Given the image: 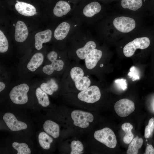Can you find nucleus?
I'll return each instance as SVG.
<instances>
[{"instance_id":"f257e3e1","label":"nucleus","mask_w":154,"mask_h":154,"mask_svg":"<svg viewBox=\"0 0 154 154\" xmlns=\"http://www.w3.org/2000/svg\"><path fill=\"white\" fill-rule=\"evenodd\" d=\"M64 83L70 89L80 92L87 88L95 83L91 74L84 66L74 61L70 63L66 69Z\"/></svg>"},{"instance_id":"f03ea898","label":"nucleus","mask_w":154,"mask_h":154,"mask_svg":"<svg viewBox=\"0 0 154 154\" xmlns=\"http://www.w3.org/2000/svg\"><path fill=\"white\" fill-rule=\"evenodd\" d=\"M29 89V86L25 83L15 86L9 93L11 100L17 104L22 105L26 103L28 100L27 94Z\"/></svg>"},{"instance_id":"7ed1b4c3","label":"nucleus","mask_w":154,"mask_h":154,"mask_svg":"<svg viewBox=\"0 0 154 154\" xmlns=\"http://www.w3.org/2000/svg\"><path fill=\"white\" fill-rule=\"evenodd\" d=\"M94 138L108 147L113 148L117 144L116 137L113 131L110 128L105 127L96 131L94 134Z\"/></svg>"},{"instance_id":"20e7f679","label":"nucleus","mask_w":154,"mask_h":154,"mask_svg":"<svg viewBox=\"0 0 154 154\" xmlns=\"http://www.w3.org/2000/svg\"><path fill=\"white\" fill-rule=\"evenodd\" d=\"M95 83L87 88L80 91L77 97L80 101L90 104L98 101L101 97V93L99 87Z\"/></svg>"},{"instance_id":"39448f33","label":"nucleus","mask_w":154,"mask_h":154,"mask_svg":"<svg viewBox=\"0 0 154 154\" xmlns=\"http://www.w3.org/2000/svg\"><path fill=\"white\" fill-rule=\"evenodd\" d=\"M150 44L149 38L146 37L136 38L127 44L123 48V53L127 57L132 56L137 49H145Z\"/></svg>"},{"instance_id":"423d86ee","label":"nucleus","mask_w":154,"mask_h":154,"mask_svg":"<svg viewBox=\"0 0 154 154\" xmlns=\"http://www.w3.org/2000/svg\"><path fill=\"white\" fill-rule=\"evenodd\" d=\"M71 117L76 126L84 128L88 127L89 123L94 120L93 115L89 112L79 110H74L71 113Z\"/></svg>"},{"instance_id":"0eeeda50","label":"nucleus","mask_w":154,"mask_h":154,"mask_svg":"<svg viewBox=\"0 0 154 154\" xmlns=\"http://www.w3.org/2000/svg\"><path fill=\"white\" fill-rule=\"evenodd\" d=\"M115 110L117 114L121 117L129 115L135 110L134 102L127 99H123L117 102L114 106Z\"/></svg>"},{"instance_id":"6e6552de","label":"nucleus","mask_w":154,"mask_h":154,"mask_svg":"<svg viewBox=\"0 0 154 154\" xmlns=\"http://www.w3.org/2000/svg\"><path fill=\"white\" fill-rule=\"evenodd\" d=\"M113 25L118 31L123 33H129L135 27V20L131 18L121 17L115 18L113 21Z\"/></svg>"},{"instance_id":"1a4fd4ad","label":"nucleus","mask_w":154,"mask_h":154,"mask_svg":"<svg viewBox=\"0 0 154 154\" xmlns=\"http://www.w3.org/2000/svg\"><path fill=\"white\" fill-rule=\"evenodd\" d=\"M3 118L7 126L12 131H17L25 129L27 127L26 123L18 121L15 116L11 113H5Z\"/></svg>"},{"instance_id":"9d476101","label":"nucleus","mask_w":154,"mask_h":154,"mask_svg":"<svg viewBox=\"0 0 154 154\" xmlns=\"http://www.w3.org/2000/svg\"><path fill=\"white\" fill-rule=\"evenodd\" d=\"M70 63V61H64L60 59H57L51 62L50 64L44 66L42 71L45 74L50 75L54 71L60 72L64 68L66 69Z\"/></svg>"},{"instance_id":"9b49d317","label":"nucleus","mask_w":154,"mask_h":154,"mask_svg":"<svg viewBox=\"0 0 154 154\" xmlns=\"http://www.w3.org/2000/svg\"><path fill=\"white\" fill-rule=\"evenodd\" d=\"M96 47V44L94 41L92 40L88 41L83 47L76 50V57L74 61L79 63L80 60H84L89 53Z\"/></svg>"},{"instance_id":"f8f14e48","label":"nucleus","mask_w":154,"mask_h":154,"mask_svg":"<svg viewBox=\"0 0 154 154\" xmlns=\"http://www.w3.org/2000/svg\"><path fill=\"white\" fill-rule=\"evenodd\" d=\"M28 34V30L25 24L22 21H18L15 27V38L16 41L19 42L24 41Z\"/></svg>"},{"instance_id":"ddd939ff","label":"nucleus","mask_w":154,"mask_h":154,"mask_svg":"<svg viewBox=\"0 0 154 154\" xmlns=\"http://www.w3.org/2000/svg\"><path fill=\"white\" fill-rule=\"evenodd\" d=\"M52 34V31L50 29L37 33L35 37L36 48L38 50L41 49L42 47L43 43L50 41L51 38Z\"/></svg>"},{"instance_id":"4468645a","label":"nucleus","mask_w":154,"mask_h":154,"mask_svg":"<svg viewBox=\"0 0 154 154\" xmlns=\"http://www.w3.org/2000/svg\"><path fill=\"white\" fill-rule=\"evenodd\" d=\"M17 11L21 14L27 17L31 16L36 14V9L32 5L25 2L19 1L15 5Z\"/></svg>"},{"instance_id":"2eb2a0df","label":"nucleus","mask_w":154,"mask_h":154,"mask_svg":"<svg viewBox=\"0 0 154 154\" xmlns=\"http://www.w3.org/2000/svg\"><path fill=\"white\" fill-rule=\"evenodd\" d=\"M44 130L47 133L54 138L58 137L60 134V127L58 125L50 120L45 121L43 125Z\"/></svg>"},{"instance_id":"dca6fc26","label":"nucleus","mask_w":154,"mask_h":154,"mask_svg":"<svg viewBox=\"0 0 154 154\" xmlns=\"http://www.w3.org/2000/svg\"><path fill=\"white\" fill-rule=\"evenodd\" d=\"M70 10V5L68 2L60 1L56 3L53 9V13L57 17H60L66 15Z\"/></svg>"},{"instance_id":"f3484780","label":"nucleus","mask_w":154,"mask_h":154,"mask_svg":"<svg viewBox=\"0 0 154 154\" xmlns=\"http://www.w3.org/2000/svg\"><path fill=\"white\" fill-rule=\"evenodd\" d=\"M70 24L66 22L60 24L54 31V36L58 40H61L65 38L70 29Z\"/></svg>"},{"instance_id":"a211bd4d","label":"nucleus","mask_w":154,"mask_h":154,"mask_svg":"<svg viewBox=\"0 0 154 154\" xmlns=\"http://www.w3.org/2000/svg\"><path fill=\"white\" fill-rule=\"evenodd\" d=\"M44 60L43 54L40 52L35 54L27 65V68L30 71H35L42 64Z\"/></svg>"},{"instance_id":"6ab92c4d","label":"nucleus","mask_w":154,"mask_h":154,"mask_svg":"<svg viewBox=\"0 0 154 154\" xmlns=\"http://www.w3.org/2000/svg\"><path fill=\"white\" fill-rule=\"evenodd\" d=\"M101 9V6L99 3L93 2L85 7L83 9V13L86 16L90 17L99 13Z\"/></svg>"},{"instance_id":"aec40b11","label":"nucleus","mask_w":154,"mask_h":154,"mask_svg":"<svg viewBox=\"0 0 154 154\" xmlns=\"http://www.w3.org/2000/svg\"><path fill=\"white\" fill-rule=\"evenodd\" d=\"M40 88L48 94L51 95L58 90L59 86L56 80L52 78L46 82L42 83Z\"/></svg>"},{"instance_id":"412c9836","label":"nucleus","mask_w":154,"mask_h":154,"mask_svg":"<svg viewBox=\"0 0 154 154\" xmlns=\"http://www.w3.org/2000/svg\"><path fill=\"white\" fill-rule=\"evenodd\" d=\"M39 144L43 149L47 150L50 149L51 143L53 140L46 132H41L38 136Z\"/></svg>"},{"instance_id":"4be33fe9","label":"nucleus","mask_w":154,"mask_h":154,"mask_svg":"<svg viewBox=\"0 0 154 154\" xmlns=\"http://www.w3.org/2000/svg\"><path fill=\"white\" fill-rule=\"evenodd\" d=\"M143 142V139L137 136L130 142L127 151V154H137L138 150L141 147Z\"/></svg>"},{"instance_id":"5701e85b","label":"nucleus","mask_w":154,"mask_h":154,"mask_svg":"<svg viewBox=\"0 0 154 154\" xmlns=\"http://www.w3.org/2000/svg\"><path fill=\"white\" fill-rule=\"evenodd\" d=\"M35 94L39 104L43 107L48 106L50 101L47 94L41 89L38 87L35 91Z\"/></svg>"},{"instance_id":"b1692460","label":"nucleus","mask_w":154,"mask_h":154,"mask_svg":"<svg viewBox=\"0 0 154 154\" xmlns=\"http://www.w3.org/2000/svg\"><path fill=\"white\" fill-rule=\"evenodd\" d=\"M121 5L124 8L136 11L142 6V0H122Z\"/></svg>"},{"instance_id":"393cba45","label":"nucleus","mask_w":154,"mask_h":154,"mask_svg":"<svg viewBox=\"0 0 154 154\" xmlns=\"http://www.w3.org/2000/svg\"><path fill=\"white\" fill-rule=\"evenodd\" d=\"M121 127L125 133L123 138V141L125 143L129 144L132 141L134 137V135L131 132L133 128V126L130 123L126 122L122 124Z\"/></svg>"},{"instance_id":"a878e982","label":"nucleus","mask_w":154,"mask_h":154,"mask_svg":"<svg viewBox=\"0 0 154 154\" xmlns=\"http://www.w3.org/2000/svg\"><path fill=\"white\" fill-rule=\"evenodd\" d=\"M12 146L17 151V154H30L31 153L30 149L25 143L14 142L12 143Z\"/></svg>"},{"instance_id":"bb28decb","label":"nucleus","mask_w":154,"mask_h":154,"mask_svg":"<svg viewBox=\"0 0 154 154\" xmlns=\"http://www.w3.org/2000/svg\"><path fill=\"white\" fill-rule=\"evenodd\" d=\"M71 154H80L83 153L84 147L82 143L79 141H73L70 145Z\"/></svg>"},{"instance_id":"cd10ccee","label":"nucleus","mask_w":154,"mask_h":154,"mask_svg":"<svg viewBox=\"0 0 154 154\" xmlns=\"http://www.w3.org/2000/svg\"><path fill=\"white\" fill-rule=\"evenodd\" d=\"M9 47L8 41L3 33L0 31V52L4 53L8 50Z\"/></svg>"},{"instance_id":"c85d7f7f","label":"nucleus","mask_w":154,"mask_h":154,"mask_svg":"<svg viewBox=\"0 0 154 154\" xmlns=\"http://www.w3.org/2000/svg\"><path fill=\"white\" fill-rule=\"evenodd\" d=\"M128 75L131 78L133 81L139 79V71L134 66L131 67Z\"/></svg>"},{"instance_id":"c756f323","label":"nucleus","mask_w":154,"mask_h":154,"mask_svg":"<svg viewBox=\"0 0 154 154\" xmlns=\"http://www.w3.org/2000/svg\"><path fill=\"white\" fill-rule=\"evenodd\" d=\"M114 83L119 88L124 90L127 88V84L126 80L124 79H119L116 80Z\"/></svg>"},{"instance_id":"7c9ffc66","label":"nucleus","mask_w":154,"mask_h":154,"mask_svg":"<svg viewBox=\"0 0 154 154\" xmlns=\"http://www.w3.org/2000/svg\"><path fill=\"white\" fill-rule=\"evenodd\" d=\"M47 57L48 59L51 62L57 59L58 55L56 52L52 51L47 54Z\"/></svg>"},{"instance_id":"2f4dec72","label":"nucleus","mask_w":154,"mask_h":154,"mask_svg":"<svg viewBox=\"0 0 154 154\" xmlns=\"http://www.w3.org/2000/svg\"><path fill=\"white\" fill-rule=\"evenodd\" d=\"M151 127L148 125H147L145 128L144 136L145 138H149L151 134Z\"/></svg>"},{"instance_id":"473e14b6","label":"nucleus","mask_w":154,"mask_h":154,"mask_svg":"<svg viewBox=\"0 0 154 154\" xmlns=\"http://www.w3.org/2000/svg\"><path fill=\"white\" fill-rule=\"evenodd\" d=\"M146 154H154V148L151 145H149L146 147L145 150Z\"/></svg>"},{"instance_id":"72a5a7b5","label":"nucleus","mask_w":154,"mask_h":154,"mask_svg":"<svg viewBox=\"0 0 154 154\" xmlns=\"http://www.w3.org/2000/svg\"><path fill=\"white\" fill-rule=\"evenodd\" d=\"M154 123V117H152L149 120L148 125L151 127Z\"/></svg>"},{"instance_id":"f704fd0d","label":"nucleus","mask_w":154,"mask_h":154,"mask_svg":"<svg viewBox=\"0 0 154 154\" xmlns=\"http://www.w3.org/2000/svg\"><path fill=\"white\" fill-rule=\"evenodd\" d=\"M5 84L1 82H0V92L3 91L5 88Z\"/></svg>"},{"instance_id":"c9c22d12","label":"nucleus","mask_w":154,"mask_h":154,"mask_svg":"<svg viewBox=\"0 0 154 154\" xmlns=\"http://www.w3.org/2000/svg\"><path fill=\"white\" fill-rule=\"evenodd\" d=\"M16 2H19V1H18V0H17V1H16Z\"/></svg>"},{"instance_id":"e433bc0d","label":"nucleus","mask_w":154,"mask_h":154,"mask_svg":"<svg viewBox=\"0 0 154 154\" xmlns=\"http://www.w3.org/2000/svg\"><path fill=\"white\" fill-rule=\"evenodd\" d=\"M13 25H14V26H15V25H14V24H13Z\"/></svg>"}]
</instances>
